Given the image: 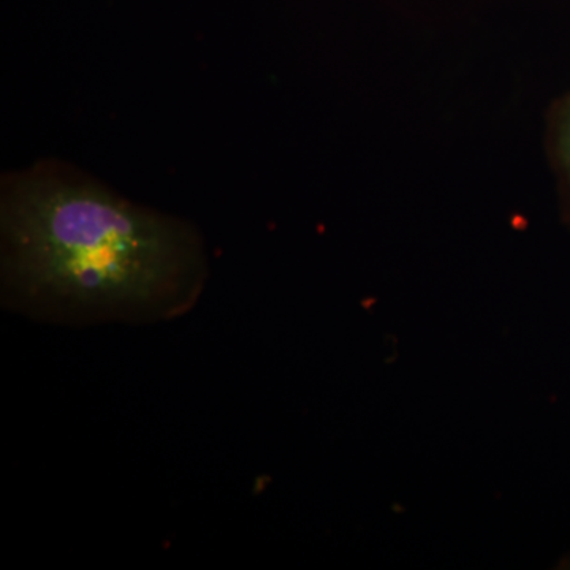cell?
<instances>
[{"instance_id": "6da1fadb", "label": "cell", "mask_w": 570, "mask_h": 570, "mask_svg": "<svg viewBox=\"0 0 570 570\" xmlns=\"http://www.w3.org/2000/svg\"><path fill=\"white\" fill-rule=\"evenodd\" d=\"M0 245L7 305L47 321H167L197 303L208 277L194 224L58 159L2 176Z\"/></svg>"}, {"instance_id": "7a4b0ae2", "label": "cell", "mask_w": 570, "mask_h": 570, "mask_svg": "<svg viewBox=\"0 0 570 570\" xmlns=\"http://www.w3.org/2000/svg\"><path fill=\"white\" fill-rule=\"evenodd\" d=\"M547 153L557 179L562 220L570 228V91L551 105L547 118Z\"/></svg>"}, {"instance_id": "3957f363", "label": "cell", "mask_w": 570, "mask_h": 570, "mask_svg": "<svg viewBox=\"0 0 570 570\" xmlns=\"http://www.w3.org/2000/svg\"><path fill=\"white\" fill-rule=\"evenodd\" d=\"M560 569H570V553L568 557L562 558L560 561V566H558Z\"/></svg>"}]
</instances>
